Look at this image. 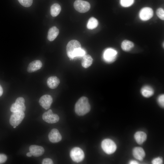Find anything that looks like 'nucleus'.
<instances>
[{
	"mask_svg": "<svg viewBox=\"0 0 164 164\" xmlns=\"http://www.w3.org/2000/svg\"><path fill=\"white\" fill-rule=\"evenodd\" d=\"M66 52L67 56L71 60L83 57L86 53L81 48L80 43L76 40H71L68 43L66 46Z\"/></svg>",
	"mask_w": 164,
	"mask_h": 164,
	"instance_id": "1",
	"label": "nucleus"
},
{
	"mask_svg": "<svg viewBox=\"0 0 164 164\" xmlns=\"http://www.w3.org/2000/svg\"><path fill=\"white\" fill-rule=\"evenodd\" d=\"M91 106L88 98L84 96L81 97L77 101L75 105V111L78 115L81 116L89 112Z\"/></svg>",
	"mask_w": 164,
	"mask_h": 164,
	"instance_id": "2",
	"label": "nucleus"
},
{
	"mask_svg": "<svg viewBox=\"0 0 164 164\" xmlns=\"http://www.w3.org/2000/svg\"><path fill=\"white\" fill-rule=\"evenodd\" d=\"M118 52L115 49L109 48L104 51L103 54V58L106 63H111L114 62L116 59Z\"/></svg>",
	"mask_w": 164,
	"mask_h": 164,
	"instance_id": "3",
	"label": "nucleus"
},
{
	"mask_svg": "<svg viewBox=\"0 0 164 164\" xmlns=\"http://www.w3.org/2000/svg\"><path fill=\"white\" fill-rule=\"evenodd\" d=\"M101 148L104 151L108 154L114 153L117 149L115 142L110 139H105L102 141L101 143Z\"/></svg>",
	"mask_w": 164,
	"mask_h": 164,
	"instance_id": "4",
	"label": "nucleus"
},
{
	"mask_svg": "<svg viewBox=\"0 0 164 164\" xmlns=\"http://www.w3.org/2000/svg\"><path fill=\"white\" fill-rule=\"evenodd\" d=\"M70 156L74 162H79L84 159V154L83 150L80 148L75 147L70 151Z\"/></svg>",
	"mask_w": 164,
	"mask_h": 164,
	"instance_id": "5",
	"label": "nucleus"
},
{
	"mask_svg": "<svg viewBox=\"0 0 164 164\" xmlns=\"http://www.w3.org/2000/svg\"><path fill=\"white\" fill-rule=\"evenodd\" d=\"M25 116L24 111H17L13 112L9 119L10 124L13 126L18 125L24 119Z\"/></svg>",
	"mask_w": 164,
	"mask_h": 164,
	"instance_id": "6",
	"label": "nucleus"
},
{
	"mask_svg": "<svg viewBox=\"0 0 164 164\" xmlns=\"http://www.w3.org/2000/svg\"><path fill=\"white\" fill-rule=\"evenodd\" d=\"M73 6L76 10L82 13L87 12L91 7L89 2L82 0H76L74 3Z\"/></svg>",
	"mask_w": 164,
	"mask_h": 164,
	"instance_id": "7",
	"label": "nucleus"
},
{
	"mask_svg": "<svg viewBox=\"0 0 164 164\" xmlns=\"http://www.w3.org/2000/svg\"><path fill=\"white\" fill-rule=\"evenodd\" d=\"M24 103L25 100L23 97H19L17 98L15 102L11 105L10 108V111L12 112L17 111L24 112L26 109Z\"/></svg>",
	"mask_w": 164,
	"mask_h": 164,
	"instance_id": "8",
	"label": "nucleus"
},
{
	"mask_svg": "<svg viewBox=\"0 0 164 164\" xmlns=\"http://www.w3.org/2000/svg\"><path fill=\"white\" fill-rule=\"evenodd\" d=\"M42 118L45 122L50 124L56 123L59 120L58 115L53 113L51 109L49 110L43 114Z\"/></svg>",
	"mask_w": 164,
	"mask_h": 164,
	"instance_id": "9",
	"label": "nucleus"
},
{
	"mask_svg": "<svg viewBox=\"0 0 164 164\" xmlns=\"http://www.w3.org/2000/svg\"><path fill=\"white\" fill-rule=\"evenodd\" d=\"M153 15L152 9L149 7L142 8L140 11L139 17L141 20L144 21H147L151 19Z\"/></svg>",
	"mask_w": 164,
	"mask_h": 164,
	"instance_id": "10",
	"label": "nucleus"
},
{
	"mask_svg": "<svg viewBox=\"0 0 164 164\" xmlns=\"http://www.w3.org/2000/svg\"><path fill=\"white\" fill-rule=\"evenodd\" d=\"M53 102V98L49 95L45 94L42 96L40 98L39 103L40 105L44 109H49Z\"/></svg>",
	"mask_w": 164,
	"mask_h": 164,
	"instance_id": "11",
	"label": "nucleus"
},
{
	"mask_svg": "<svg viewBox=\"0 0 164 164\" xmlns=\"http://www.w3.org/2000/svg\"><path fill=\"white\" fill-rule=\"evenodd\" d=\"M50 141L52 143H57L62 139V136L58 130L56 128L52 129L48 135Z\"/></svg>",
	"mask_w": 164,
	"mask_h": 164,
	"instance_id": "12",
	"label": "nucleus"
},
{
	"mask_svg": "<svg viewBox=\"0 0 164 164\" xmlns=\"http://www.w3.org/2000/svg\"><path fill=\"white\" fill-rule=\"evenodd\" d=\"M29 150L32 155L35 157L42 155L44 152V149L43 147L36 145H30Z\"/></svg>",
	"mask_w": 164,
	"mask_h": 164,
	"instance_id": "13",
	"label": "nucleus"
},
{
	"mask_svg": "<svg viewBox=\"0 0 164 164\" xmlns=\"http://www.w3.org/2000/svg\"><path fill=\"white\" fill-rule=\"evenodd\" d=\"M42 66V63L41 61L36 60L30 63L27 68L29 73L33 72L40 69Z\"/></svg>",
	"mask_w": 164,
	"mask_h": 164,
	"instance_id": "14",
	"label": "nucleus"
},
{
	"mask_svg": "<svg viewBox=\"0 0 164 164\" xmlns=\"http://www.w3.org/2000/svg\"><path fill=\"white\" fill-rule=\"evenodd\" d=\"M134 157L137 159L142 161L145 156V152L144 149L141 147H135L132 151Z\"/></svg>",
	"mask_w": 164,
	"mask_h": 164,
	"instance_id": "15",
	"label": "nucleus"
},
{
	"mask_svg": "<svg viewBox=\"0 0 164 164\" xmlns=\"http://www.w3.org/2000/svg\"><path fill=\"white\" fill-rule=\"evenodd\" d=\"M141 93L144 97L148 98L152 96L154 94V90L149 85H145L141 89Z\"/></svg>",
	"mask_w": 164,
	"mask_h": 164,
	"instance_id": "16",
	"label": "nucleus"
},
{
	"mask_svg": "<svg viewBox=\"0 0 164 164\" xmlns=\"http://www.w3.org/2000/svg\"><path fill=\"white\" fill-rule=\"evenodd\" d=\"M60 83L59 79L56 76H53L50 77L47 80L48 87L52 89L56 88Z\"/></svg>",
	"mask_w": 164,
	"mask_h": 164,
	"instance_id": "17",
	"label": "nucleus"
},
{
	"mask_svg": "<svg viewBox=\"0 0 164 164\" xmlns=\"http://www.w3.org/2000/svg\"><path fill=\"white\" fill-rule=\"evenodd\" d=\"M134 137L137 143L141 145L146 140L147 135L146 134L143 132L138 131L135 133Z\"/></svg>",
	"mask_w": 164,
	"mask_h": 164,
	"instance_id": "18",
	"label": "nucleus"
},
{
	"mask_svg": "<svg viewBox=\"0 0 164 164\" xmlns=\"http://www.w3.org/2000/svg\"><path fill=\"white\" fill-rule=\"evenodd\" d=\"M59 32V29L56 26H54L49 30L47 39L48 40L52 41L54 40L57 37Z\"/></svg>",
	"mask_w": 164,
	"mask_h": 164,
	"instance_id": "19",
	"label": "nucleus"
},
{
	"mask_svg": "<svg viewBox=\"0 0 164 164\" xmlns=\"http://www.w3.org/2000/svg\"><path fill=\"white\" fill-rule=\"evenodd\" d=\"M93 60V59L90 55H85L83 57L82 60V66L85 68H88L92 64Z\"/></svg>",
	"mask_w": 164,
	"mask_h": 164,
	"instance_id": "20",
	"label": "nucleus"
},
{
	"mask_svg": "<svg viewBox=\"0 0 164 164\" xmlns=\"http://www.w3.org/2000/svg\"><path fill=\"white\" fill-rule=\"evenodd\" d=\"M121 46L123 51L128 52L133 48L134 44L133 42L130 40H125L122 42Z\"/></svg>",
	"mask_w": 164,
	"mask_h": 164,
	"instance_id": "21",
	"label": "nucleus"
},
{
	"mask_svg": "<svg viewBox=\"0 0 164 164\" xmlns=\"http://www.w3.org/2000/svg\"><path fill=\"white\" fill-rule=\"evenodd\" d=\"M61 10L60 5L58 3H54L50 7V12L53 17H56L60 13Z\"/></svg>",
	"mask_w": 164,
	"mask_h": 164,
	"instance_id": "22",
	"label": "nucleus"
},
{
	"mask_svg": "<svg viewBox=\"0 0 164 164\" xmlns=\"http://www.w3.org/2000/svg\"><path fill=\"white\" fill-rule=\"evenodd\" d=\"M98 24V21L97 19L94 17H91L88 21L87 26L88 29H93L97 27Z\"/></svg>",
	"mask_w": 164,
	"mask_h": 164,
	"instance_id": "23",
	"label": "nucleus"
},
{
	"mask_svg": "<svg viewBox=\"0 0 164 164\" xmlns=\"http://www.w3.org/2000/svg\"><path fill=\"white\" fill-rule=\"evenodd\" d=\"M134 2V0H121V5L124 7H129L132 5Z\"/></svg>",
	"mask_w": 164,
	"mask_h": 164,
	"instance_id": "24",
	"label": "nucleus"
},
{
	"mask_svg": "<svg viewBox=\"0 0 164 164\" xmlns=\"http://www.w3.org/2000/svg\"><path fill=\"white\" fill-rule=\"evenodd\" d=\"M19 3L23 6L28 7L31 5L33 0H18Z\"/></svg>",
	"mask_w": 164,
	"mask_h": 164,
	"instance_id": "25",
	"label": "nucleus"
},
{
	"mask_svg": "<svg viewBox=\"0 0 164 164\" xmlns=\"http://www.w3.org/2000/svg\"><path fill=\"white\" fill-rule=\"evenodd\" d=\"M156 14L157 16L161 19L164 20V10L162 8H159L156 11Z\"/></svg>",
	"mask_w": 164,
	"mask_h": 164,
	"instance_id": "26",
	"label": "nucleus"
},
{
	"mask_svg": "<svg viewBox=\"0 0 164 164\" xmlns=\"http://www.w3.org/2000/svg\"><path fill=\"white\" fill-rule=\"evenodd\" d=\"M157 101L158 104L161 107L163 108L164 106V95L162 94L159 95L157 98Z\"/></svg>",
	"mask_w": 164,
	"mask_h": 164,
	"instance_id": "27",
	"label": "nucleus"
},
{
	"mask_svg": "<svg viewBox=\"0 0 164 164\" xmlns=\"http://www.w3.org/2000/svg\"><path fill=\"white\" fill-rule=\"evenodd\" d=\"M152 162L153 164H161L163 162V160L162 158L158 157L154 159Z\"/></svg>",
	"mask_w": 164,
	"mask_h": 164,
	"instance_id": "28",
	"label": "nucleus"
},
{
	"mask_svg": "<svg viewBox=\"0 0 164 164\" xmlns=\"http://www.w3.org/2000/svg\"><path fill=\"white\" fill-rule=\"evenodd\" d=\"M7 159L6 155L3 154H0V164L5 162Z\"/></svg>",
	"mask_w": 164,
	"mask_h": 164,
	"instance_id": "29",
	"label": "nucleus"
},
{
	"mask_svg": "<svg viewBox=\"0 0 164 164\" xmlns=\"http://www.w3.org/2000/svg\"><path fill=\"white\" fill-rule=\"evenodd\" d=\"M42 163V164H53V162L51 159L47 158L43 159Z\"/></svg>",
	"mask_w": 164,
	"mask_h": 164,
	"instance_id": "30",
	"label": "nucleus"
},
{
	"mask_svg": "<svg viewBox=\"0 0 164 164\" xmlns=\"http://www.w3.org/2000/svg\"><path fill=\"white\" fill-rule=\"evenodd\" d=\"M130 164H137L139 163L137 161L135 160H131L129 162Z\"/></svg>",
	"mask_w": 164,
	"mask_h": 164,
	"instance_id": "31",
	"label": "nucleus"
},
{
	"mask_svg": "<svg viewBox=\"0 0 164 164\" xmlns=\"http://www.w3.org/2000/svg\"><path fill=\"white\" fill-rule=\"evenodd\" d=\"M3 93V89L1 87V86L0 85V97L2 95V94Z\"/></svg>",
	"mask_w": 164,
	"mask_h": 164,
	"instance_id": "32",
	"label": "nucleus"
},
{
	"mask_svg": "<svg viewBox=\"0 0 164 164\" xmlns=\"http://www.w3.org/2000/svg\"><path fill=\"white\" fill-rule=\"evenodd\" d=\"M26 155L27 156L29 157H30L32 156V153L30 152L27 153L26 154Z\"/></svg>",
	"mask_w": 164,
	"mask_h": 164,
	"instance_id": "33",
	"label": "nucleus"
},
{
	"mask_svg": "<svg viewBox=\"0 0 164 164\" xmlns=\"http://www.w3.org/2000/svg\"><path fill=\"white\" fill-rule=\"evenodd\" d=\"M13 127L14 128H15L16 127V126H13Z\"/></svg>",
	"mask_w": 164,
	"mask_h": 164,
	"instance_id": "34",
	"label": "nucleus"
}]
</instances>
